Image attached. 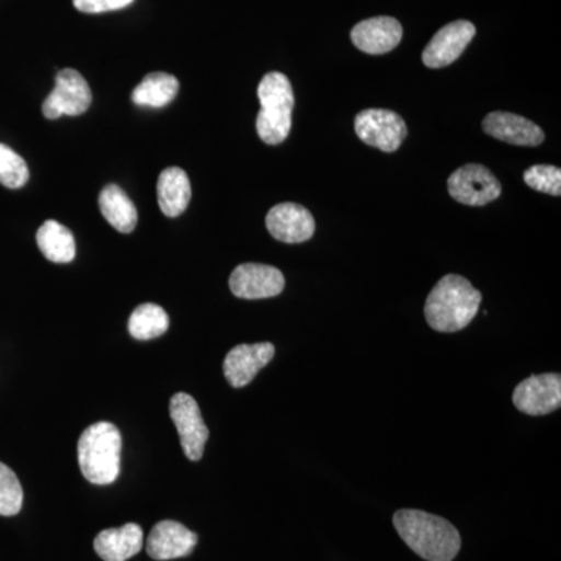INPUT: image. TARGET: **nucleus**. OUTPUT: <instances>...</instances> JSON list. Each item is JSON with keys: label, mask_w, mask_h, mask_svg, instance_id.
I'll list each match as a JSON object with an SVG mask.
<instances>
[{"label": "nucleus", "mask_w": 561, "mask_h": 561, "mask_svg": "<svg viewBox=\"0 0 561 561\" xmlns=\"http://www.w3.org/2000/svg\"><path fill=\"white\" fill-rule=\"evenodd\" d=\"M354 130L367 146L387 151L400 149L408 136V127L400 114L389 110H365L357 114Z\"/></svg>", "instance_id": "6"}, {"label": "nucleus", "mask_w": 561, "mask_h": 561, "mask_svg": "<svg viewBox=\"0 0 561 561\" xmlns=\"http://www.w3.org/2000/svg\"><path fill=\"white\" fill-rule=\"evenodd\" d=\"M483 131L491 138L512 146L537 147L545 140V133L534 122L518 114L496 111L483 119Z\"/></svg>", "instance_id": "14"}, {"label": "nucleus", "mask_w": 561, "mask_h": 561, "mask_svg": "<svg viewBox=\"0 0 561 561\" xmlns=\"http://www.w3.org/2000/svg\"><path fill=\"white\" fill-rule=\"evenodd\" d=\"M257 98L261 102L257 135L268 146H278L287 139L291 128L295 99L290 80L280 72L267 73L257 88Z\"/></svg>", "instance_id": "4"}, {"label": "nucleus", "mask_w": 561, "mask_h": 561, "mask_svg": "<svg viewBox=\"0 0 561 561\" xmlns=\"http://www.w3.org/2000/svg\"><path fill=\"white\" fill-rule=\"evenodd\" d=\"M401 38L400 22L389 16L362 21L351 32L354 46L370 55H382L393 50L401 43Z\"/></svg>", "instance_id": "16"}, {"label": "nucleus", "mask_w": 561, "mask_h": 561, "mask_svg": "<svg viewBox=\"0 0 561 561\" xmlns=\"http://www.w3.org/2000/svg\"><path fill=\"white\" fill-rule=\"evenodd\" d=\"M135 0H73V7L81 13L99 14L131 5Z\"/></svg>", "instance_id": "26"}, {"label": "nucleus", "mask_w": 561, "mask_h": 561, "mask_svg": "<svg viewBox=\"0 0 561 561\" xmlns=\"http://www.w3.org/2000/svg\"><path fill=\"white\" fill-rule=\"evenodd\" d=\"M99 205H101L102 216L117 231L130 234L138 225V209L135 203L116 184H110L101 192Z\"/></svg>", "instance_id": "19"}, {"label": "nucleus", "mask_w": 561, "mask_h": 561, "mask_svg": "<svg viewBox=\"0 0 561 561\" xmlns=\"http://www.w3.org/2000/svg\"><path fill=\"white\" fill-rule=\"evenodd\" d=\"M142 545V529L135 523L103 530L94 540L95 552L103 561H127L140 552Z\"/></svg>", "instance_id": "17"}, {"label": "nucleus", "mask_w": 561, "mask_h": 561, "mask_svg": "<svg viewBox=\"0 0 561 561\" xmlns=\"http://www.w3.org/2000/svg\"><path fill=\"white\" fill-rule=\"evenodd\" d=\"M24 502L20 479L13 470L0 461V516H14L21 512Z\"/></svg>", "instance_id": "24"}, {"label": "nucleus", "mask_w": 561, "mask_h": 561, "mask_svg": "<svg viewBox=\"0 0 561 561\" xmlns=\"http://www.w3.org/2000/svg\"><path fill=\"white\" fill-rule=\"evenodd\" d=\"M286 286L283 273L272 265L249 264L239 265L230 276L232 294L243 300H262L279 295Z\"/></svg>", "instance_id": "10"}, {"label": "nucleus", "mask_w": 561, "mask_h": 561, "mask_svg": "<svg viewBox=\"0 0 561 561\" xmlns=\"http://www.w3.org/2000/svg\"><path fill=\"white\" fill-rule=\"evenodd\" d=\"M273 356H275V346L268 342L234 346L225 357V378L234 389L249 386L256 378L257 373L268 365Z\"/></svg>", "instance_id": "13"}, {"label": "nucleus", "mask_w": 561, "mask_h": 561, "mask_svg": "<svg viewBox=\"0 0 561 561\" xmlns=\"http://www.w3.org/2000/svg\"><path fill=\"white\" fill-rule=\"evenodd\" d=\"M197 534L176 522H161L150 531L147 552L153 560L164 561L190 556L197 546Z\"/></svg>", "instance_id": "15"}, {"label": "nucleus", "mask_w": 561, "mask_h": 561, "mask_svg": "<svg viewBox=\"0 0 561 561\" xmlns=\"http://www.w3.org/2000/svg\"><path fill=\"white\" fill-rule=\"evenodd\" d=\"M92 103L90 84L79 70L62 69L55 79L54 91L43 103V114L47 119L61 116H80L87 113Z\"/></svg>", "instance_id": "5"}, {"label": "nucleus", "mask_w": 561, "mask_h": 561, "mask_svg": "<svg viewBox=\"0 0 561 561\" xmlns=\"http://www.w3.org/2000/svg\"><path fill=\"white\" fill-rule=\"evenodd\" d=\"M513 404L531 416L556 412L561 405V376L546 373L524 379L513 391Z\"/></svg>", "instance_id": "9"}, {"label": "nucleus", "mask_w": 561, "mask_h": 561, "mask_svg": "<svg viewBox=\"0 0 561 561\" xmlns=\"http://www.w3.org/2000/svg\"><path fill=\"white\" fill-rule=\"evenodd\" d=\"M192 187L190 176L180 168H169L158 180V203L162 214L179 217L190 206Z\"/></svg>", "instance_id": "18"}, {"label": "nucleus", "mask_w": 561, "mask_h": 561, "mask_svg": "<svg viewBox=\"0 0 561 561\" xmlns=\"http://www.w3.org/2000/svg\"><path fill=\"white\" fill-rule=\"evenodd\" d=\"M265 225L273 238L284 243L309 241L316 232L312 214L297 203H280L273 206L268 210Z\"/></svg>", "instance_id": "12"}, {"label": "nucleus", "mask_w": 561, "mask_h": 561, "mask_svg": "<svg viewBox=\"0 0 561 561\" xmlns=\"http://www.w3.org/2000/svg\"><path fill=\"white\" fill-rule=\"evenodd\" d=\"M394 529L402 541L427 561H453L460 551L459 530L451 523L421 511H398Z\"/></svg>", "instance_id": "1"}, {"label": "nucleus", "mask_w": 561, "mask_h": 561, "mask_svg": "<svg viewBox=\"0 0 561 561\" xmlns=\"http://www.w3.org/2000/svg\"><path fill=\"white\" fill-rule=\"evenodd\" d=\"M481 291L459 275H446L432 289L424 316L432 330L457 332L467 328L481 308Z\"/></svg>", "instance_id": "2"}, {"label": "nucleus", "mask_w": 561, "mask_h": 561, "mask_svg": "<svg viewBox=\"0 0 561 561\" xmlns=\"http://www.w3.org/2000/svg\"><path fill=\"white\" fill-rule=\"evenodd\" d=\"M179 91V80L171 73L151 72L135 88L131 99L139 106L162 108L176 98Z\"/></svg>", "instance_id": "21"}, {"label": "nucleus", "mask_w": 561, "mask_h": 561, "mask_svg": "<svg viewBox=\"0 0 561 561\" xmlns=\"http://www.w3.org/2000/svg\"><path fill=\"white\" fill-rule=\"evenodd\" d=\"M449 195L468 206H483L501 195V183L481 164H467L457 169L448 180Z\"/></svg>", "instance_id": "8"}, {"label": "nucleus", "mask_w": 561, "mask_h": 561, "mask_svg": "<svg viewBox=\"0 0 561 561\" xmlns=\"http://www.w3.org/2000/svg\"><path fill=\"white\" fill-rule=\"evenodd\" d=\"M171 419L179 431L181 446L191 461H198L205 453L209 431L203 421L197 401L187 393L173 394L171 400Z\"/></svg>", "instance_id": "7"}, {"label": "nucleus", "mask_w": 561, "mask_h": 561, "mask_svg": "<svg viewBox=\"0 0 561 561\" xmlns=\"http://www.w3.org/2000/svg\"><path fill=\"white\" fill-rule=\"evenodd\" d=\"M36 242L41 253L50 262L68 264L76 257V239L69 228L58 224L57 220H47L41 225L36 232Z\"/></svg>", "instance_id": "20"}, {"label": "nucleus", "mask_w": 561, "mask_h": 561, "mask_svg": "<svg viewBox=\"0 0 561 561\" xmlns=\"http://www.w3.org/2000/svg\"><path fill=\"white\" fill-rule=\"evenodd\" d=\"M476 27L468 21H454L445 25L431 39L423 51V62L431 69H440L451 65L463 54L474 38Z\"/></svg>", "instance_id": "11"}, {"label": "nucleus", "mask_w": 561, "mask_h": 561, "mask_svg": "<svg viewBox=\"0 0 561 561\" xmlns=\"http://www.w3.org/2000/svg\"><path fill=\"white\" fill-rule=\"evenodd\" d=\"M524 181L530 190L560 197L561 171L557 165H534L524 173Z\"/></svg>", "instance_id": "25"}, {"label": "nucleus", "mask_w": 561, "mask_h": 561, "mask_svg": "<svg viewBox=\"0 0 561 561\" xmlns=\"http://www.w3.org/2000/svg\"><path fill=\"white\" fill-rule=\"evenodd\" d=\"M28 176L31 173L24 158L5 144H0V183L9 190H20L25 186Z\"/></svg>", "instance_id": "23"}, {"label": "nucleus", "mask_w": 561, "mask_h": 561, "mask_svg": "<svg viewBox=\"0 0 561 561\" xmlns=\"http://www.w3.org/2000/svg\"><path fill=\"white\" fill-rule=\"evenodd\" d=\"M122 435L114 424L101 421L81 434L77 445L80 470L94 485H110L119 478Z\"/></svg>", "instance_id": "3"}, {"label": "nucleus", "mask_w": 561, "mask_h": 561, "mask_svg": "<svg viewBox=\"0 0 561 561\" xmlns=\"http://www.w3.org/2000/svg\"><path fill=\"white\" fill-rule=\"evenodd\" d=\"M169 330V316L161 306L153 302L140 305L131 313L128 331L136 341H151Z\"/></svg>", "instance_id": "22"}]
</instances>
